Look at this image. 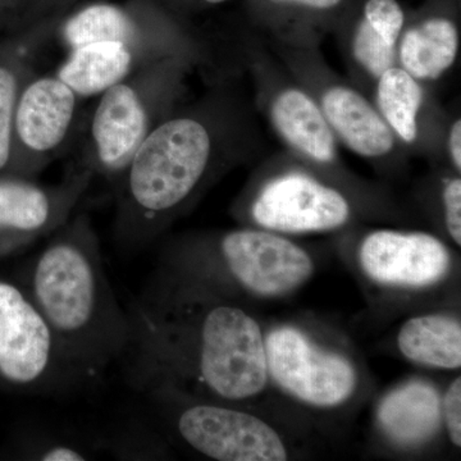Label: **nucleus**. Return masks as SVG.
<instances>
[{
    "instance_id": "1",
    "label": "nucleus",
    "mask_w": 461,
    "mask_h": 461,
    "mask_svg": "<svg viewBox=\"0 0 461 461\" xmlns=\"http://www.w3.org/2000/svg\"><path fill=\"white\" fill-rule=\"evenodd\" d=\"M129 314L131 339L122 360L130 384L163 381L232 403L266 388L259 323L214 287L159 269Z\"/></svg>"
},
{
    "instance_id": "2",
    "label": "nucleus",
    "mask_w": 461,
    "mask_h": 461,
    "mask_svg": "<svg viewBox=\"0 0 461 461\" xmlns=\"http://www.w3.org/2000/svg\"><path fill=\"white\" fill-rule=\"evenodd\" d=\"M21 284L44 315L85 384L122 360L131 320L107 276L89 221H67L27 264Z\"/></svg>"
},
{
    "instance_id": "3",
    "label": "nucleus",
    "mask_w": 461,
    "mask_h": 461,
    "mask_svg": "<svg viewBox=\"0 0 461 461\" xmlns=\"http://www.w3.org/2000/svg\"><path fill=\"white\" fill-rule=\"evenodd\" d=\"M211 154V135L194 118H173L149 132L121 181L118 241L138 249L156 239L198 189Z\"/></svg>"
},
{
    "instance_id": "4",
    "label": "nucleus",
    "mask_w": 461,
    "mask_h": 461,
    "mask_svg": "<svg viewBox=\"0 0 461 461\" xmlns=\"http://www.w3.org/2000/svg\"><path fill=\"white\" fill-rule=\"evenodd\" d=\"M175 435L203 456L218 461L287 459L281 436L266 421L222 400L200 399L163 381L131 384Z\"/></svg>"
},
{
    "instance_id": "5",
    "label": "nucleus",
    "mask_w": 461,
    "mask_h": 461,
    "mask_svg": "<svg viewBox=\"0 0 461 461\" xmlns=\"http://www.w3.org/2000/svg\"><path fill=\"white\" fill-rule=\"evenodd\" d=\"M85 386L26 287L0 278V387L45 396Z\"/></svg>"
},
{
    "instance_id": "6",
    "label": "nucleus",
    "mask_w": 461,
    "mask_h": 461,
    "mask_svg": "<svg viewBox=\"0 0 461 461\" xmlns=\"http://www.w3.org/2000/svg\"><path fill=\"white\" fill-rule=\"evenodd\" d=\"M268 373L291 396L309 405L332 408L357 387V372L341 355L330 353L293 327L273 330L266 339Z\"/></svg>"
},
{
    "instance_id": "7",
    "label": "nucleus",
    "mask_w": 461,
    "mask_h": 461,
    "mask_svg": "<svg viewBox=\"0 0 461 461\" xmlns=\"http://www.w3.org/2000/svg\"><path fill=\"white\" fill-rule=\"evenodd\" d=\"M264 229L288 233L321 232L348 222L350 206L338 190L304 173H288L269 182L251 206Z\"/></svg>"
},
{
    "instance_id": "8",
    "label": "nucleus",
    "mask_w": 461,
    "mask_h": 461,
    "mask_svg": "<svg viewBox=\"0 0 461 461\" xmlns=\"http://www.w3.org/2000/svg\"><path fill=\"white\" fill-rule=\"evenodd\" d=\"M363 271L386 286L420 288L442 280L451 257L441 240L429 233L375 230L364 239L359 253Z\"/></svg>"
},
{
    "instance_id": "9",
    "label": "nucleus",
    "mask_w": 461,
    "mask_h": 461,
    "mask_svg": "<svg viewBox=\"0 0 461 461\" xmlns=\"http://www.w3.org/2000/svg\"><path fill=\"white\" fill-rule=\"evenodd\" d=\"M86 180L87 176H77L56 189L23 180H0V256L62 227Z\"/></svg>"
},
{
    "instance_id": "10",
    "label": "nucleus",
    "mask_w": 461,
    "mask_h": 461,
    "mask_svg": "<svg viewBox=\"0 0 461 461\" xmlns=\"http://www.w3.org/2000/svg\"><path fill=\"white\" fill-rule=\"evenodd\" d=\"M148 133L147 111L133 87L120 83L104 91L91 123L96 168L122 176Z\"/></svg>"
},
{
    "instance_id": "11",
    "label": "nucleus",
    "mask_w": 461,
    "mask_h": 461,
    "mask_svg": "<svg viewBox=\"0 0 461 461\" xmlns=\"http://www.w3.org/2000/svg\"><path fill=\"white\" fill-rule=\"evenodd\" d=\"M76 96L58 77L30 84L14 111V129L23 144L41 156L56 150L74 122Z\"/></svg>"
},
{
    "instance_id": "12",
    "label": "nucleus",
    "mask_w": 461,
    "mask_h": 461,
    "mask_svg": "<svg viewBox=\"0 0 461 461\" xmlns=\"http://www.w3.org/2000/svg\"><path fill=\"white\" fill-rule=\"evenodd\" d=\"M321 111L330 129L355 153L381 157L393 148V130L357 91L344 86L330 87L321 99Z\"/></svg>"
},
{
    "instance_id": "13",
    "label": "nucleus",
    "mask_w": 461,
    "mask_h": 461,
    "mask_svg": "<svg viewBox=\"0 0 461 461\" xmlns=\"http://www.w3.org/2000/svg\"><path fill=\"white\" fill-rule=\"evenodd\" d=\"M441 397L426 382H411L396 388L378 409V420L384 433L403 446L429 441L441 426Z\"/></svg>"
},
{
    "instance_id": "14",
    "label": "nucleus",
    "mask_w": 461,
    "mask_h": 461,
    "mask_svg": "<svg viewBox=\"0 0 461 461\" xmlns=\"http://www.w3.org/2000/svg\"><path fill=\"white\" fill-rule=\"evenodd\" d=\"M272 120L288 144L315 162L330 163L336 147L323 112L303 91L288 89L275 99Z\"/></svg>"
},
{
    "instance_id": "15",
    "label": "nucleus",
    "mask_w": 461,
    "mask_h": 461,
    "mask_svg": "<svg viewBox=\"0 0 461 461\" xmlns=\"http://www.w3.org/2000/svg\"><path fill=\"white\" fill-rule=\"evenodd\" d=\"M131 66L132 54L126 42H93L72 50L58 78L76 95H99L122 83Z\"/></svg>"
},
{
    "instance_id": "16",
    "label": "nucleus",
    "mask_w": 461,
    "mask_h": 461,
    "mask_svg": "<svg viewBox=\"0 0 461 461\" xmlns=\"http://www.w3.org/2000/svg\"><path fill=\"white\" fill-rule=\"evenodd\" d=\"M397 345L403 357L411 362L435 368H460V321L447 315L411 318L400 329Z\"/></svg>"
},
{
    "instance_id": "17",
    "label": "nucleus",
    "mask_w": 461,
    "mask_h": 461,
    "mask_svg": "<svg viewBox=\"0 0 461 461\" xmlns=\"http://www.w3.org/2000/svg\"><path fill=\"white\" fill-rule=\"evenodd\" d=\"M459 50L456 27L446 18H430L403 33L400 42L402 69L415 80H435L450 68Z\"/></svg>"
},
{
    "instance_id": "18",
    "label": "nucleus",
    "mask_w": 461,
    "mask_h": 461,
    "mask_svg": "<svg viewBox=\"0 0 461 461\" xmlns=\"http://www.w3.org/2000/svg\"><path fill=\"white\" fill-rule=\"evenodd\" d=\"M377 102L382 117L403 141L415 140L423 91L405 69L391 67L379 76Z\"/></svg>"
},
{
    "instance_id": "19",
    "label": "nucleus",
    "mask_w": 461,
    "mask_h": 461,
    "mask_svg": "<svg viewBox=\"0 0 461 461\" xmlns=\"http://www.w3.org/2000/svg\"><path fill=\"white\" fill-rule=\"evenodd\" d=\"M133 33L132 23L126 14L107 5L84 9L65 27V39L72 50L93 42L122 41L129 44Z\"/></svg>"
},
{
    "instance_id": "20",
    "label": "nucleus",
    "mask_w": 461,
    "mask_h": 461,
    "mask_svg": "<svg viewBox=\"0 0 461 461\" xmlns=\"http://www.w3.org/2000/svg\"><path fill=\"white\" fill-rule=\"evenodd\" d=\"M395 50L396 45L388 42L366 20L357 26L353 41L354 57L369 74L379 77L393 67Z\"/></svg>"
},
{
    "instance_id": "21",
    "label": "nucleus",
    "mask_w": 461,
    "mask_h": 461,
    "mask_svg": "<svg viewBox=\"0 0 461 461\" xmlns=\"http://www.w3.org/2000/svg\"><path fill=\"white\" fill-rule=\"evenodd\" d=\"M26 447V459L41 461L89 460L95 455V448H100L60 436H39Z\"/></svg>"
},
{
    "instance_id": "22",
    "label": "nucleus",
    "mask_w": 461,
    "mask_h": 461,
    "mask_svg": "<svg viewBox=\"0 0 461 461\" xmlns=\"http://www.w3.org/2000/svg\"><path fill=\"white\" fill-rule=\"evenodd\" d=\"M16 98L17 81L14 72L0 67V171L7 167L11 158Z\"/></svg>"
},
{
    "instance_id": "23",
    "label": "nucleus",
    "mask_w": 461,
    "mask_h": 461,
    "mask_svg": "<svg viewBox=\"0 0 461 461\" xmlns=\"http://www.w3.org/2000/svg\"><path fill=\"white\" fill-rule=\"evenodd\" d=\"M364 20L388 42L397 44L403 26V14L396 0H368Z\"/></svg>"
},
{
    "instance_id": "24",
    "label": "nucleus",
    "mask_w": 461,
    "mask_h": 461,
    "mask_svg": "<svg viewBox=\"0 0 461 461\" xmlns=\"http://www.w3.org/2000/svg\"><path fill=\"white\" fill-rule=\"evenodd\" d=\"M442 412L448 435L455 446H461V379H455L446 393L444 402H442Z\"/></svg>"
},
{
    "instance_id": "25",
    "label": "nucleus",
    "mask_w": 461,
    "mask_h": 461,
    "mask_svg": "<svg viewBox=\"0 0 461 461\" xmlns=\"http://www.w3.org/2000/svg\"><path fill=\"white\" fill-rule=\"evenodd\" d=\"M445 220L448 233L461 245V180L454 178L444 190Z\"/></svg>"
},
{
    "instance_id": "26",
    "label": "nucleus",
    "mask_w": 461,
    "mask_h": 461,
    "mask_svg": "<svg viewBox=\"0 0 461 461\" xmlns=\"http://www.w3.org/2000/svg\"><path fill=\"white\" fill-rule=\"evenodd\" d=\"M448 145H450L451 158H453V163L455 168L457 171L461 169V121L457 120L453 124L451 129L450 139H448Z\"/></svg>"
},
{
    "instance_id": "27",
    "label": "nucleus",
    "mask_w": 461,
    "mask_h": 461,
    "mask_svg": "<svg viewBox=\"0 0 461 461\" xmlns=\"http://www.w3.org/2000/svg\"><path fill=\"white\" fill-rule=\"evenodd\" d=\"M280 2L297 3L306 7L326 9L335 7L341 0H280Z\"/></svg>"
},
{
    "instance_id": "28",
    "label": "nucleus",
    "mask_w": 461,
    "mask_h": 461,
    "mask_svg": "<svg viewBox=\"0 0 461 461\" xmlns=\"http://www.w3.org/2000/svg\"><path fill=\"white\" fill-rule=\"evenodd\" d=\"M205 2L208 3H222L224 0H205Z\"/></svg>"
}]
</instances>
